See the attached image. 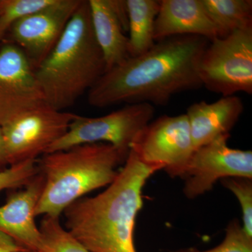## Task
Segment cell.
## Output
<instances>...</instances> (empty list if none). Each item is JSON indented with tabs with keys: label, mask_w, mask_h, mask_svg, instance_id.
I'll return each instance as SVG.
<instances>
[{
	"label": "cell",
	"mask_w": 252,
	"mask_h": 252,
	"mask_svg": "<svg viewBox=\"0 0 252 252\" xmlns=\"http://www.w3.org/2000/svg\"><path fill=\"white\" fill-rule=\"evenodd\" d=\"M243 112V101L236 95L221 97L212 103L202 101L189 106L186 114L195 149L220 136L230 135Z\"/></svg>",
	"instance_id": "cell-14"
},
{
	"label": "cell",
	"mask_w": 252,
	"mask_h": 252,
	"mask_svg": "<svg viewBox=\"0 0 252 252\" xmlns=\"http://www.w3.org/2000/svg\"><path fill=\"white\" fill-rule=\"evenodd\" d=\"M53 0H0V24L5 31L21 18L45 7Z\"/></svg>",
	"instance_id": "cell-21"
},
{
	"label": "cell",
	"mask_w": 252,
	"mask_h": 252,
	"mask_svg": "<svg viewBox=\"0 0 252 252\" xmlns=\"http://www.w3.org/2000/svg\"><path fill=\"white\" fill-rule=\"evenodd\" d=\"M94 37L105 62L106 72L130 57L127 32L113 0H88ZM105 73V72H104Z\"/></svg>",
	"instance_id": "cell-15"
},
{
	"label": "cell",
	"mask_w": 252,
	"mask_h": 252,
	"mask_svg": "<svg viewBox=\"0 0 252 252\" xmlns=\"http://www.w3.org/2000/svg\"><path fill=\"white\" fill-rule=\"evenodd\" d=\"M220 183L237 197L243 212V228L252 238V178L232 177L222 179Z\"/></svg>",
	"instance_id": "cell-19"
},
{
	"label": "cell",
	"mask_w": 252,
	"mask_h": 252,
	"mask_svg": "<svg viewBox=\"0 0 252 252\" xmlns=\"http://www.w3.org/2000/svg\"><path fill=\"white\" fill-rule=\"evenodd\" d=\"M130 57L147 52L155 44L154 28L160 0H126Z\"/></svg>",
	"instance_id": "cell-16"
},
{
	"label": "cell",
	"mask_w": 252,
	"mask_h": 252,
	"mask_svg": "<svg viewBox=\"0 0 252 252\" xmlns=\"http://www.w3.org/2000/svg\"><path fill=\"white\" fill-rule=\"evenodd\" d=\"M34 72L46 104L60 111L74 105L103 75L105 62L88 0H82L59 42Z\"/></svg>",
	"instance_id": "cell-3"
},
{
	"label": "cell",
	"mask_w": 252,
	"mask_h": 252,
	"mask_svg": "<svg viewBox=\"0 0 252 252\" xmlns=\"http://www.w3.org/2000/svg\"><path fill=\"white\" fill-rule=\"evenodd\" d=\"M155 109L149 103L130 104L102 117L76 115L67 132L45 154L94 143L111 144L127 158L138 132L152 122Z\"/></svg>",
	"instance_id": "cell-6"
},
{
	"label": "cell",
	"mask_w": 252,
	"mask_h": 252,
	"mask_svg": "<svg viewBox=\"0 0 252 252\" xmlns=\"http://www.w3.org/2000/svg\"><path fill=\"white\" fill-rule=\"evenodd\" d=\"M147 165L180 177L195 151L187 114L163 115L138 132L130 149Z\"/></svg>",
	"instance_id": "cell-8"
},
{
	"label": "cell",
	"mask_w": 252,
	"mask_h": 252,
	"mask_svg": "<svg viewBox=\"0 0 252 252\" xmlns=\"http://www.w3.org/2000/svg\"><path fill=\"white\" fill-rule=\"evenodd\" d=\"M182 35L202 36L210 41L220 37L203 0H160L154 28L155 41Z\"/></svg>",
	"instance_id": "cell-13"
},
{
	"label": "cell",
	"mask_w": 252,
	"mask_h": 252,
	"mask_svg": "<svg viewBox=\"0 0 252 252\" xmlns=\"http://www.w3.org/2000/svg\"><path fill=\"white\" fill-rule=\"evenodd\" d=\"M44 187V175L39 170L24 189L9 193L6 203L0 207V231L32 251H36L41 243L35 210Z\"/></svg>",
	"instance_id": "cell-12"
},
{
	"label": "cell",
	"mask_w": 252,
	"mask_h": 252,
	"mask_svg": "<svg viewBox=\"0 0 252 252\" xmlns=\"http://www.w3.org/2000/svg\"><path fill=\"white\" fill-rule=\"evenodd\" d=\"M229 137L220 136L195 149L180 177L185 181L183 192L187 198L195 199L210 191L222 179L252 178V151L230 148Z\"/></svg>",
	"instance_id": "cell-9"
},
{
	"label": "cell",
	"mask_w": 252,
	"mask_h": 252,
	"mask_svg": "<svg viewBox=\"0 0 252 252\" xmlns=\"http://www.w3.org/2000/svg\"><path fill=\"white\" fill-rule=\"evenodd\" d=\"M18 252H36V251H32V250H22V251H20Z\"/></svg>",
	"instance_id": "cell-26"
},
{
	"label": "cell",
	"mask_w": 252,
	"mask_h": 252,
	"mask_svg": "<svg viewBox=\"0 0 252 252\" xmlns=\"http://www.w3.org/2000/svg\"><path fill=\"white\" fill-rule=\"evenodd\" d=\"M9 165L7 156H6V149H5L4 140H3L2 133L0 128V171L4 170Z\"/></svg>",
	"instance_id": "cell-24"
},
{
	"label": "cell",
	"mask_w": 252,
	"mask_h": 252,
	"mask_svg": "<svg viewBox=\"0 0 252 252\" xmlns=\"http://www.w3.org/2000/svg\"><path fill=\"white\" fill-rule=\"evenodd\" d=\"M77 114L44 104L0 126L9 165L36 160L67 132Z\"/></svg>",
	"instance_id": "cell-7"
},
{
	"label": "cell",
	"mask_w": 252,
	"mask_h": 252,
	"mask_svg": "<svg viewBox=\"0 0 252 252\" xmlns=\"http://www.w3.org/2000/svg\"><path fill=\"white\" fill-rule=\"evenodd\" d=\"M81 1L53 0L11 25L9 31L12 44L24 53L34 69L59 42Z\"/></svg>",
	"instance_id": "cell-10"
},
{
	"label": "cell",
	"mask_w": 252,
	"mask_h": 252,
	"mask_svg": "<svg viewBox=\"0 0 252 252\" xmlns=\"http://www.w3.org/2000/svg\"><path fill=\"white\" fill-rule=\"evenodd\" d=\"M198 74L202 86L221 97L252 94V28L210 41Z\"/></svg>",
	"instance_id": "cell-5"
},
{
	"label": "cell",
	"mask_w": 252,
	"mask_h": 252,
	"mask_svg": "<svg viewBox=\"0 0 252 252\" xmlns=\"http://www.w3.org/2000/svg\"><path fill=\"white\" fill-rule=\"evenodd\" d=\"M39 172V165L36 160L9 165L0 171V193L6 189L26 187Z\"/></svg>",
	"instance_id": "cell-22"
},
{
	"label": "cell",
	"mask_w": 252,
	"mask_h": 252,
	"mask_svg": "<svg viewBox=\"0 0 252 252\" xmlns=\"http://www.w3.org/2000/svg\"><path fill=\"white\" fill-rule=\"evenodd\" d=\"M46 104L27 56L12 43L0 49V126Z\"/></svg>",
	"instance_id": "cell-11"
},
{
	"label": "cell",
	"mask_w": 252,
	"mask_h": 252,
	"mask_svg": "<svg viewBox=\"0 0 252 252\" xmlns=\"http://www.w3.org/2000/svg\"><path fill=\"white\" fill-rule=\"evenodd\" d=\"M26 250L20 246L12 238L0 231V252H18Z\"/></svg>",
	"instance_id": "cell-23"
},
{
	"label": "cell",
	"mask_w": 252,
	"mask_h": 252,
	"mask_svg": "<svg viewBox=\"0 0 252 252\" xmlns=\"http://www.w3.org/2000/svg\"><path fill=\"white\" fill-rule=\"evenodd\" d=\"M209 42L194 35L156 41L147 52L105 72L88 92L89 103L95 107L166 105L176 94L200 89L199 63Z\"/></svg>",
	"instance_id": "cell-1"
},
{
	"label": "cell",
	"mask_w": 252,
	"mask_h": 252,
	"mask_svg": "<svg viewBox=\"0 0 252 252\" xmlns=\"http://www.w3.org/2000/svg\"><path fill=\"white\" fill-rule=\"evenodd\" d=\"M39 230L41 240L36 252H91L63 228L60 217L44 216Z\"/></svg>",
	"instance_id": "cell-18"
},
{
	"label": "cell",
	"mask_w": 252,
	"mask_h": 252,
	"mask_svg": "<svg viewBox=\"0 0 252 252\" xmlns=\"http://www.w3.org/2000/svg\"><path fill=\"white\" fill-rule=\"evenodd\" d=\"M5 32H6V31L3 29V28L1 27V24H0V39H1V38L2 37L3 35H4Z\"/></svg>",
	"instance_id": "cell-25"
},
{
	"label": "cell",
	"mask_w": 252,
	"mask_h": 252,
	"mask_svg": "<svg viewBox=\"0 0 252 252\" xmlns=\"http://www.w3.org/2000/svg\"><path fill=\"white\" fill-rule=\"evenodd\" d=\"M175 252H252V238L247 235L238 220L230 221L225 228L223 242L215 248L200 250L189 248Z\"/></svg>",
	"instance_id": "cell-20"
},
{
	"label": "cell",
	"mask_w": 252,
	"mask_h": 252,
	"mask_svg": "<svg viewBox=\"0 0 252 252\" xmlns=\"http://www.w3.org/2000/svg\"><path fill=\"white\" fill-rule=\"evenodd\" d=\"M126 158L111 144L94 143L44 154L38 162L44 187L36 217H60L86 194L109 186Z\"/></svg>",
	"instance_id": "cell-4"
},
{
	"label": "cell",
	"mask_w": 252,
	"mask_h": 252,
	"mask_svg": "<svg viewBox=\"0 0 252 252\" xmlns=\"http://www.w3.org/2000/svg\"><path fill=\"white\" fill-rule=\"evenodd\" d=\"M220 37L252 28V0H203Z\"/></svg>",
	"instance_id": "cell-17"
},
{
	"label": "cell",
	"mask_w": 252,
	"mask_h": 252,
	"mask_svg": "<svg viewBox=\"0 0 252 252\" xmlns=\"http://www.w3.org/2000/svg\"><path fill=\"white\" fill-rule=\"evenodd\" d=\"M159 170L130 150L107 189L95 196L83 197L64 210L66 229L91 252H137L134 228L143 205L142 190Z\"/></svg>",
	"instance_id": "cell-2"
}]
</instances>
